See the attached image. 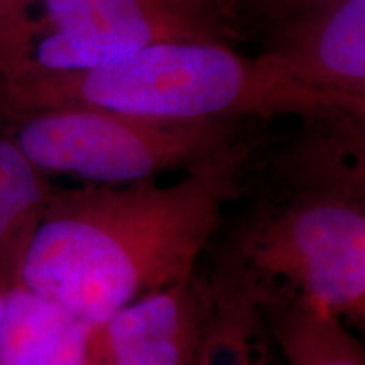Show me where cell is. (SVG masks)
<instances>
[{"label": "cell", "mask_w": 365, "mask_h": 365, "mask_svg": "<svg viewBox=\"0 0 365 365\" xmlns=\"http://www.w3.org/2000/svg\"><path fill=\"white\" fill-rule=\"evenodd\" d=\"M207 250L215 309L259 314L303 298L365 325V115L298 118L267 137Z\"/></svg>", "instance_id": "6da1fadb"}, {"label": "cell", "mask_w": 365, "mask_h": 365, "mask_svg": "<svg viewBox=\"0 0 365 365\" xmlns=\"http://www.w3.org/2000/svg\"><path fill=\"white\" fill-rule=\"evenodd\" d=\"M267 137L257 130L170 185L148 178L53 188L17 284L93 327L191 276L247 188Z\"/></svg>", "instance_id": "7a4b0ae2"}, {"label": "cell", "mask_w": 365, "mask_h": 365, "mask_svg": "<svg viewBox=\"0 0 365 365\" xmlns=\"http://www.w3.org/2000/svg\"><path fill=\"white\" fill-rule=\"evenodd\" d=\"M97 107L163 118L271 122L330 112L365 115V107L318 93L259 53L225 44L150 46L122 61L83 71L0 76V112Z\"/></svg>", "instance_id": "3957f363"}, {"label": "cell", "mask_w": 365, "mask_h": 365, "mask_svg": "<svg viewBox=\"0 0 365 365\" xmlns=\"http://www.w3.org/2000/svg\"><path fill=\"white\" fill-rule=\"evenodd\" d=\"M0 127L41 171L95 185L188 173L262 129L259 120L163 118L97 107L0 112Z\"/></svg>", "instance_id": "277c9868"}, {"label": "cell", "mask_w": 365, "mask_h": 365, "mask_svg": "<svg viewBox=\"0 0 365 365\" xmlns=\"http://www.w3.org/2000/svg\"><path fill=\"white\" fill-rule=\"evenodd\" d=\"M19 39L0 58V76L83 71L150 46L225 44L250 36L228 0H33Z\"/></svg>", "instance_id": "5b68a950"}, {"label": "cell", "mask_w": 365, "mask_h": 365, "mask_svg": "<svg viewBox=\"0 0 365 365\" xmlns=\"http://www.w3.org/2000/svg\"><path fill=\"white\" fill-rule=\"evenodd\" d=\"M213 317L212 286L196 271L91 327L85 365H195Z\"/></svg>", "instance_id": "8992f818"}, {"label": "cell", "mask_w": 365, "mask_h": 365, "mask_svg": "<svg viewBox=\"0 0 365 365\" xmlns=\"http://www.w3.org/2000/svg\"><path fill=\"white\" fill-rule=\"evenodd\" d=\"M257 34L261 53L299 85L365 107V0H335Z\"/></svg>", "instance_id": "52a82bcc"}, {"label": "cell", "mask_w": 365, "mask_h": 365, "mask_svg": "<svg viewBox=\"0 0 365 365\" xmlns=\"http://www.w3.org/2000/svg\"><path fill=\"white\" fill-rule=\"evenodd\" d=\"M88 323L21 284L0 318V365H85Z\"/></svg>", "instance_id": "ba28073f"}, {"label": "cell", "mask_w": 365, "mask_h": 365, "mask_svg": "<svg viewBox=\"0 0 365 365\" xmlns=\"http://www.w3.org/2000/svg\"><path fill=\"white\" fill-rule=\"evenodd\" d=\"M262 330L286 365H365L362 340L344 318L303 298L261 309Z\"/></svg>", "instance_id": "9c48e42d"}, {"label": "cell", "mask_w": 365, "mask_h": 365, "mask_svg": "<svg viewBox=\"0 0 365 365\" xmlns=\"http://www.w3.org/2000/svg\"><path fill=\"white\" fill-rule=\"evenodd\" d=\"M54 186L0 129V279L17 284L19 269Z\"/></svg>", "instance_id": "30bf717a"}, {"label": "cell", "mask_w": 365, "mask_h": 365, "mask_svg": "<svg viewBox=\"0 0 365 365\" xmlns=\"http://www.w3.org/2000/svg\"><path fill=\"white\" fill-rule=\"evenodd\" d=\"M249 36L264 27L303 16L335 0H228Z\"/></svg>", "instance_id": "8fae6325"}, {"label": "cell", "mask_w": 365, "mask_h": 365, "mask_svg": "<svg viewBox=\"0 0 365 365\" xmlns=\"http://www.w3.org/2000/svg\"><path fill=\"white\" fill-rule=\"evenodd\" d=\"M33 0H0V56L16 38Z\"/></svg>", "instance_id": "7c38bea8"}, {"label": "cell", "mask_w": 365, "mask_h": 365, "mask_svg": "<svg viewBox=\"0 0 365 365\" xmlns=\"http://www.w3.org/2000/svg\"><path fill=\"white\" fill-rule=\"evenodd\" d=\"M267 344H269V341H267ZM267 344L262 349V352H261V355H259V359H257V362H255V365H281L279 362H276V359H274L271 354H269L271 350H269Z\"/></svg>", "instance_id": "4fadbf2b"}, {"label": "cell", "mask_w": 365, "mask_h": 365, "mask_svg": "<svg viewBox=\"0 0 365 365\" xmlns=\"http://www.w3.org/2000/svg\"><path fill=\"white\" fill-rule=\"evenodd\" d=\"M11 287H12V284H9V282L0 279V318H2L4 307H6V298H7V293Z\"/></svg>", "instance_id": "5bb4252c"}]
</instances>
